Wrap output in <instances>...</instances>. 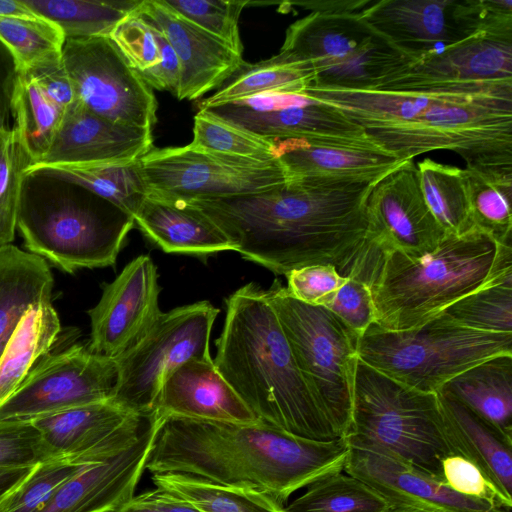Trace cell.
Returning a JSON list of instances; mask_svg holds the SVG:
<instances>
[{"label":"cell","mask_w":512,"mask_h":512,"mask_svg":"<svg viewBox=\"0 0 512 512\" xmlns=\"http://www.w3.org/2000/svg\"><path fill=\"white\" fill-rule=\"evenodd\" d=\"M454 0L371 1L363 20L409 57L439 50L464 38Z\"/></svg>","instance_id":"25"},{"label":"cell","mask_w":512,"mask_h":512,"mask_svg":"<svg viewBox=\"0 0 512 512\" xmlns=\"http://www.w3.org/2000/svg\"><path fill=\"white\" fill-rule=\"evenodd\" d=\"M27 170L82 186L132 218L148 194L139 159L127 162L30 166Z\"/></svg>","instance_id":"32"},{"label":"cell","mask_w":512,"mask_h":512,"mask_svg":"<svg viewBox=\"0 0 512 512\" xmlns=\"http://www.w3.org/2000/svg\"><path fill=\"white\" fill-rule=\"evenodd\" d=\"M423 197L446 234L473 230L463 169L426 158L417 163Z\"/></svg>","instance_id":"38"},{"label":"cell","mask_w":512,"mask_h":512,"mask_svg":"<svg viewBox=\"0 0 512 512\" xmlns=\"http://www.w3.org/2000/svg\"><path fill=\"white\" fill-rule=\"evenodd\" d=\"M360 361L409 388L438 393L466 369L512 354V333L463 327L440 313L420 327L388 331L372 323L357 339Z\"/></svg>","instance_id":"8"},{"label":"cell","mask_w":512,"mask_h":512,"mask_svg":"<svg viewBox=\"0 0 512 512\" xmlns=\"http://www.w3.org/2000/svg\"><path fill=\"white\" fill-rule=\"evenodd\" d=\"M463 175L474 227L512 246V165H466Z\"/></svg>","instance_id":"35"},{"label":"cell","mask_w":512,"mask_h":512,"mask_svg":"<svg viewBox=\"0 0 512 512\" xmlns=\"http://www.w3.org/2000/svg\"><path fill=\"white\" fill-rule=\"evenodd\" d=\"M133 13L158 28L175 51L180 67L179 100H195L217 89L245 62L242 55L164 0H142Z\"/></svg>","instance_id":"19"},{"label":"cell","mask_w":512,"mask_h":512,"mask_svg":"<svg viewBox=\"0 0 512 512\" xmlns=\"http://www.w3.org/2000/svg\"><path fill=\"white\" fill-rule=\"evenodd\" d=\"M161 421V416L151 415L133 445L84 466L37 512H115L134 496Z\"/></svg>","instance_id":"20"},{"label":"cell","mask_w":512,"mask_h":512,"mask_svg":"<svg viewBox=\"0 0 512 512\" xmlns=\"http://www.w3.org/2000/svg\"><path fill=\"white\" fill-rule=\"evenodd\" d=\"M443 435L451 456L476 467L512 505V438L489 425L461 403L437 393Z\"/></svg>","instance_id":"28"},{"label":"cell","mask_w":512,"mask_h":512,"mask_svg":"<svg viewBox=\"0 0 512 512\" xmlns=\"http://www.w3.org/2000/svg\"><path fill=\"white\" fill-rule=\"evenodd\" d=\"M441 313L470 329L512 333V274L465 295Z\"/></svg>","instance_id":"40"},{"label":"cell","mask_w":512,"mask_h":512,"mask_svg":"<svg viewBox=\"0 0 512 512\" xmlns=\"http://www.w3.org/2000/svg\"><path fill=\"white\" fill-rule=\"evenodd\" d=\"M344 437L320 441L263 421L228 423L162 417L145 469L183 473L264 492L282 504L297 490L344 471Z\"/></svg>","instance_id":"3"},{"label":"cell","mask_w":512,"mask_h":512,"mask_svg":"<svg viewBox=\"0 0 512 512\" xmlns=\"http://www.w3.org/2000/svg\"><path fill=\"white\" fill-rule=\"evenodd\" d=\"M512 274V246L477 228L446 234L421 257L368 248L355 276L370 289L375 323L388 331L417 328L465 295Z\"/></svg>","instance_id":"5"},{"label":"cell","mask_w":512,"mask_h":512,"mask_svg":"<svg viewBox=\"0 0 512 512\" xmlns=\"http://www.w3.org/2000/svg\"><path fill=\"white\" fill-rule=\"evenodd\" d=\"M154 413L228 423L261 421L219 373L212 357L192 359L174 369L162 386Z\"/></svg>","instance_id":"24"},{"label":"cell","mask_w":512,"mask_h":512,"mask_svg":"<svg viewBox=\"0 0 512 512\" xmlns=\"http://www.w3.org/2000/svg\"><path fill=\"white\" fill-rule=\"evenodd\" d=\"M0 42L12 57L14 71H21L60 56L65 37L40 17L0 18Z\"/></svg>","instance_id":"41"},{"label":"cell","mask_w":512,"mask_h":512,"mask_svg":"<svg viewBox=\"0 0 512 512\" xmlns=\"http://www.w3.org/2000/svg\"><path fill=\"white\" fill-rule=\"evenodd\" d=\"M178 14L207 33L243 54L239 18L248 1L236 0H164Z\"/></svg>","instance_id":"44"},{"label":"cell","mask_w":512,"mask_h":512,"mask_svg":"<svg viewBox=\"0 0 512 512\" xmlns=\"http://www.w3.org/2000/svg\"><path fill=\"white\" fill-rule=\"evenodd\" d=\"M38 465V464H37ZM35 466L22 468H1L0 469V503L18 487H20Z\"/></svg>","instance_id":"53"},{"label":"cell","mask_w":512,"mask_h":512,"mask_svg":"<svg viewBox=\"0 0 512 512\" xmlns=\"http://www.w3.org/2000/svg\"><path fill=\"white\" fill-rule=\"evenodd\" d=\"M87 464L67 459L39 463L14 492L8 512H37L65 481Z\"/></svg>","instance_id":"46"},{"label":"cell","mask_w":512,"mask_h":512,"mask_svg":"<svg viewBox=\"0 0 512 512\" xmlns=\"http://www.w3.org/2000/svg\"><path fill=\"white\" fill-rule=\"evenodd\" d=\"M343 437L349 448L385 453L445 484L442 461L451 454L437 393L409 388L359 359Z\"/></svg>","instance_id":"7"},{"label":"cell","mask_w":512,"mask_h":512,"mask_svg":"<svg viewBox=\"0 0 512 512\" xmlns=\"http://www.w3.org/2000/svg\"><path fill=\"white\" fill-rule=\"evenodd\" d=\"M23 0H0V18H37Z\"/></svg>","instance_id":"54"},{"label":"cell","mask_w":512,"mask_h":512,"mask_svg":"<svg viewBox=\"0 0 512 512\" xmlns=\"http://www.w3.org/2000/svg\"><path fill=\"white\" fill-rule=\"evenodd\" d=\"M324 307L335 314L358 338L375 323L369 286L355 276H347V281Z\"/></svg>","instance_id":"49"},{"label":"cell","mask_w":512,"mask_h":512,"mask_svg":"<svg viewBox=\"0 0 512 512\" xmlns=\"http://www.w3.org/2000/svg\"><path fill=\"white\" fill-rule=\"evenodd\" d=\"M8 131H9L8 128H0V147H1Z\"/></svg>","instance_id":"59"},{"label":"cell","mask_w":512,"mask_h":512,"mask_svg":"<svg viewBox=\"0 0 512 512\" xmlns=\"http://www.w3.org/2000/svg\"><path fill=\"white\" fill-rule=\"evenodd\" d=\"M280 51L311 67L312 86L344 90L378 87L411 59L361 12H311L288 27Z\"/></svg>","instance_id":"10"},{"label":"cell","mask_w":512,"mask_h":512,"mask_svg":"<svg viewBox=\"0 0 512 512\" xmlns=\"http://www.w3.org/2000/svg\"><path fill=\"white\" fill-rule=\"evenodd\" d=\"M61 59L82 106L120 124L153 129L157 121L153 90L110 37L66 38Z\"/></svg>","instance_id":"13"},{"label":"cell","mask_w":512,"mask_h":512,"mask_svg":"<svg viewBox=\"0 0 512 512\" xmlns=\"http://www.w3.org/2000/svg\"><path fill=\"white\" fill-rule=\"evenodd\" d=\"M139 160L148 191L184 200L255 194L288 181L277 159L259 161L189 145L153 147Z\"/></svg>","instance_id":"12"},{"label":"cell","mask_w":512,"mask_h":512,"mask_svg":"<svg viewBox=\"0 0 512 512\" xmlns=\"http://www.w3.org/2000/svg\"><path fill=\"white\" fill-rule=\"evenodd\" d=\"M115 512H161L152 505L142 494L133 496L129 501L123 504Z\"/></svg>","instance_id":"55"},{"label":"cell","mask_w":512,"mask_h":512,"mask_svg":"<svg viewBox=\"0 0 512 512\" xmlns=\"http://www.w3.org/2000/svg\"><path fill=\"white\" fill-rule=\"evenodd\" d=\"M391 507L372 487L344 471L314 481L285 506L287 512H387Z\"/></svg>","instance_id":"39"},{"label":"cell","mask_w":512,"mask_h":512,"mask_svg":"<svg viewBox=\"0 0 512 512\" xmlns=\"http://www.w3.org/2000/svg\"><path fill=\"white\" fill-rule=\"evenodd\" d=\"M16 491V490H15ZM10 493L1 503H0V512H8V507L13 499L14 492Z\"/></svg>","instance_id":"58"},{"label":"cell","mask_w":512,"mask_h":512,"mask_svg":"<svg viewBox=\"0 0 512 512\" xmlns=\"http://www.w3.org/2000/svg\"><path fill=\"white\" fill-rule=\"evenodd\" d=\"M10 93L11 88L0 80V128H7L5 126V120L8 110H10Z\"/></svg>","instance_id":"56"},{"label":"cell","mask_w":512,"mask_h":512,"mask_svg":"<svg viewBox=\"0 0 512 512\" xmlns=\"http://www.w3.org/2000/svg\"><path fill=\"white\" fill-rule=\"evenodd\" d=\"M304 92L338 108L402 161L448 150L466 165H512V80Z\"/></svg>","instance_id":"1"},{"label":"cell","mask_w":512,"mask_h":512,"mask_svg":"<svg viewBox=\"0 0 512 512\" xmlns=\"http://www.w3.org/2000/svg\"><path fill=\"white\" fill-rule=\"evenodd\" d=\"M311 67L280 51L273 57L257 62H244L216 92L199 102L206 109L266 92H304L314 84Z\"/></svg>","instance_id":"34"},{"label":"cell","mask_w":512,"mask_h":512,"mask_svg":"<svg viewBox=\"0 0 512 512\" xmlns=\"http://www.w3.org/2000/svg\"><path fill=\"white\" fill-rule=\"evenodd\" d=\"M266 294L306 385L343 437L351 419L358 337L326 307L292 297L278 279Z\"/></svg>","instance_id":"9"},{"label":"cell","mask_w":512,"mask_h":512,"mask_svg":"<svg viewBox=\"0 0 512 512\" xmlns=\"http://www.w3.org/2000/svg\"><path fill=\"white\" fill-rule=\"evenodd\" d=\"M134 224L166 253L207 257L236 247L224 230L192 202L148 191Z\"/></svg>","instance_id":"26"},{"label":"cell","mask_w":512,"mask_h":512,"mask_svg":"<svg viewBox=\"0 0 512 512\" xmlns=\"http://www.w3.org/2000/svg\"><path fill=\"white\" fill-rule=\"evenodd\" d=\"M288 293L295 299L314 306H325L347 281L333 265H309L293 269L286 275Z\"/></svg>","instance_id":"50"},{"label":"cell","mask_w":512,"mask_h":512,"mask_svg":"<svg viewBox=\"0 0 512 512\" xmlns=\"http://www.w3.org/2000/svg\"><path fill=\"white\" fill-rule=\"evenodd\" d=\"M152 148V130L111 121L75 100L50 148L32 166L134 161Z\"/></svg>","instance_id":"22"},{"label":"cell","mask_w":512,"mask_h":512,"mask_svg":"<svg viewBox=\"0 0 512 512\" xmlns=\"http://www.w3.org/2000/svg\"><path fill=\"white\" fill-rule=\"evenodd\" d=\"M444 483L467 497L492 502L511 511L510 505L478 467L460 456H447L442 461Z\"/></svg>","instance_id":"51"},{"label":"cell","mask_w":512,"mask_h":512,"mask_svg":"<svg viewBox=\"0 0 512 512\" xmlns=\"http://www.w3.org/2000/svg\"><path fill=\"white\" fill-rule=\"evenodd\" d=\"M152 481L202 512H287L285 505L272 496L248 487L223 485L183 473L152 474Z\"/></svg>","instance_id":"36"},{"label":"cell","mask_w":512,"mask_h":512,"mask_svg":"<svg viewBox=\"0 0 512 512\" xmlns=\"http://www.w3.org/2000/svg\"><path fill=\"white\" fill-rule=\"evenodd\" d=\"M191 148L259 161L275 156V141L229 123L213 114L199 110L194 117Z\"/></svg>","instance_id":"42"},{"label":"cell","mask_w":512,"mask_h":512,"mask_svg":"<svg viewBox=\"0 0 512 512\" xmlns=\"http://www.w3.org/2000/svg\"><path fill=\"white\" fill-rule=\"evenodd\" d=\"M115 359L76 343L40 359L19 387L0 404V419L32 420L111 399Z\"/></svg>","instance_id":"15"},{"label":"cell","mask_w":512,"mask_h":512,"mask_svg":"<svg viewBox=\"0 0 512 512\" xmlns=\"http://www.w3.org/2000/svg\"><path fill=\"white\" fill-rule=\"evenodd\" d=\"M149 418L109 399L30 421L41 433L47 461L93 463L133 445Z\"/></svg>","instance_id":"17"},{"label":"cell","mask_w":512,"mask_h":512,"mask_svg":"<svg viewBox=\"0 0 512 512\" xmlns=\"http://www.w3.org/2000/svg\"><path fill=\"white\" fill-rule=\"evenodd\" d=\"M378 182L291 179L255 194L188 201L224 230L245 260L274 274L323 264L346 277L364 254L367 200Z\"/></svg>","instance_id":"2"},{"label":"cell","mask_w":512,"mask_h":512,"mask_svg":"<svg viewBox=\"0 0 512 512\" xmlns=\"http://www.w3.org/2000/svg\"><path fill=\"white\" fill-rule=\"evenodd\" d=\"M157 267L149 255L130 261L110 283L102 285L99 302L90 310L88 348L116 359L133 347L162 314Z\"/></svg>","instance_id":"16"},{"label":"cell","mask_w":512,"mask_h":512,"mask_svg":"<svg viewBox=\"0 0 512 512\" xmlns=\"http://www.w3.org/2000/svg\"><path fill=\"white\" fill-rule=\"evenodd\" d=\"M141 494L161 512H202L188 500L158 487Z\"/></svg>","instance_id":"52"},{"label":"cell","mask_w":512,"mask_h":512,"mask_svg":"<svg viewBox=\"0 0 512 512\" xmlns=\"http://www.w3.org/2000/svg\"><path fill=\"white\" fill-rule=\"evenodd\" d=\"M9 106L34 165L50 148L68 108L28 69L14 71Z\"/></svg>","instance_id":"33"},{"label":"cell","mask_w":512,"mask_h":512,"mask_svg":"<svg viewBox=\"0 0 512 512\" xmlns=\"http://www.w3.org/2000/svg\"><path fill=\"white\" fill-rule=\"evenodd\" d=\"M53 285L45 259L12 244L0 247V356L25 312L51 302Z\"/></svg>","instance_id":"30"},{"label":"cell","mask_w":512,"mask_h":512,"mask_svg":"<svg viewBox=\"0 0 512 512\" xmlns=\"http://www.w3.org/2000/svg\"><path fill=\"white\" fill-rule=\"evenodd\" d=\"M218 313L208 301L162 312L149 331L115 359L111 400L144 417L154 414L168 375L189 360L211 357L210 338Z\"/></svg>","instance_id":"11"},{"label":"cell","mask_w":512,"mask_h":512,"mask_svg":"<svg viewBox=\"0 0 512 512\" xmlns=\"http://www.w3.org/2000/svg\"><path fill=\"white\" fill-rule=\"evenodd\" d=\"M499 80H512V38L480 34L412 57L378 87L427 82Z\"/></svg>","instance_id":"23"},{"label":"cell","mask_w":512,"mask_h":512,"mask_svg":"<svg viewBox=\"0 0 512 512\" xmlns=\"http://www.w3.org/2000/svg\"><path fill=\"white\" fill-rule=\"evenodd\" d=\"M214 364L259 420L320 441L340 438L306 385L268 300L248 283L225 301Z\"/></svg>","instance_id":"4"},{"label":"cell","mask_w":512,"mask_h":512,"mask_svg":"<svg viewBox=\"0 0 512 512\" xmlns=\"http://www.w3.org/2000/svg\"><path fill=\"white\" fill-rule=\"evenodd\" d=\"M109 37L143 79L162 62L156 28L133 12L115 26Z\"/></svg>","instance_id":"45"},{"label":"cell","mask_w":512,"mask_h":512,"mask_svg":"<svg viewBox=\"0 0 512 512\" xmlns=\"http://www.w3.org/2000/svg\"><path fill=\"white\" fill-rule=\"evenodd\" d=\"M344 472L362 480L393 506H421L441 512H510L467 497L385 453L350 448Z\"/></svg>","instance_id":"21"},{"label":"cell","mask_w":512,"mask_h":512,"mask_svg":"<svg viewBox=\"0 0 512 512\" xmlns=\"http://www.w3.org/2000/svg\"><path fill=\"white\" fill-rule=\"evenodd\" d=\"M367 215L371 249L421 257L446 236L426 204L413 160L404 161L375 185L367 200Z\"/></svg>","instance_id":"18"},{"label":"cell","mask_w":512,"mask_h":512,"mask_svg":"<svg viewBox=\"0 0 512 512\" xmlns=\"http://www.w3.org/2000/svg\"><path fill=\"white\" fill-rule=\"evenodd\" d=\"M132 217L75 183L26 170L16 228L30 253L67 273L114 266Z\"/></svg>","instance_id":"6"},{"label":"cell","mask_w":512,"mask_h":512,"mask_svg":"<svg viewBox=\"0 0 512 512\" xmlns=\"http://www.w3.org/2000/svg\"><path fill=\"white\" fill-rule=\"evenodd\" d=\"M32 165L18 131L9 129L0 147V247L14 240L21 183Z\"/></svg>","instance_id":"43"},{"label":"cell","mask_w":512,"mask_h":512,"mask_svg":"<svg viewBox=\"0 0 512 512\" xmlns=\"http://www.w3.org/2000/svg\"><path fill=\"white\" fill-rule=\"evenodd\" d=\"M512 438V354L492 357L450 379L438 392Z\"/></svg>","instance_id":"29"},{"label":"cell","mask_w":512,"mask_h":512,"mask_svg":"<svg viewBox=\"0 0 512 512\" xmlns=\"http://www.w3.org/2000/svg\"><path fill=\"white\" fill-rule=\"evenodd\" d=\"M387 512H441V511H438L436 509L429 508V507L402 505V506H393Z\"/></svg>","instance_id":"57"},{"label":"cell","mask_w":512,"mask_h":512,"mask_svg":"<svg viewBox=\"0 0 512 512\" xmlns=\"http://www.w3.org/2000/svg\"><path fill=\"white\" fill-rule=\"evenodd\" d=\"M47 461L40 431L30 420L0 419V469Z\"/></svg>","instance_id":"48"},{"label":"cell","mask_w":512,"mask_h":512,"mask_svg":"<svg viewBox=\"0 0 512 512\" xmlns=\"http://www.w3.org/2000/svg\"><path fill=\"white\" fill-rule=\"evenodd\" d=\"M60 332L61 323L51 302L33 305L25 312L0 356V404L51 352Z\"/></svg>","instance_id":"31"},{"label":"cell","mask_w":512,"mask_h":512,"mask_svg":"<svg viewBox=\"0 0 512 512\" xmlns=\"http://www.w3.org/2000/svg\"><path fill=\"white\" fill-rule=\"evenodd\" d=\"M274 141L275 156L288 180L378 182L404 162L380 149L344 147L297 139Z\"/></svg>","instance_id":"27"},{"label":"cell","mask_w":512,"mask_h":512,"mask_svg":"<svg viewBox=\"0 0 512 512\" xmlns=\"http://www.w3.org/2000/svg\"><path fill=\"white\" fill-rule=\"evenodd\" d=\"M454 16L466 37L481 34L512 38L511 0L455 1Z\"/></svg>","instance_id":"47"},{"label":"cell","mask_w":512,"mask_h":512,"mask_svg":"<svg viewBox=\"0 0 512 512\" xmlns=\"http://www.w3.org/2000/svg\"><path fill=\"white\" fill-rule=\"evenodd\" d=\"M36 14L56 25L66 38L109 37L139 1L23 0Z\"/></svg>","instance_id":"37"},{"label":"cell","mask_w":512,"mask_h":512,"mask_svg":"<svg viewBox=\"0 0 512 512\" xmlns=\"http://www.w3.org/2000/svg\"><path fill=\"white\" fill-rule=\"evenodd\" d=\"M200 110L271 140L383 150L338 108L305 92L260 93Z\"/></svg>","instance_id":"14"}]
</instances>
